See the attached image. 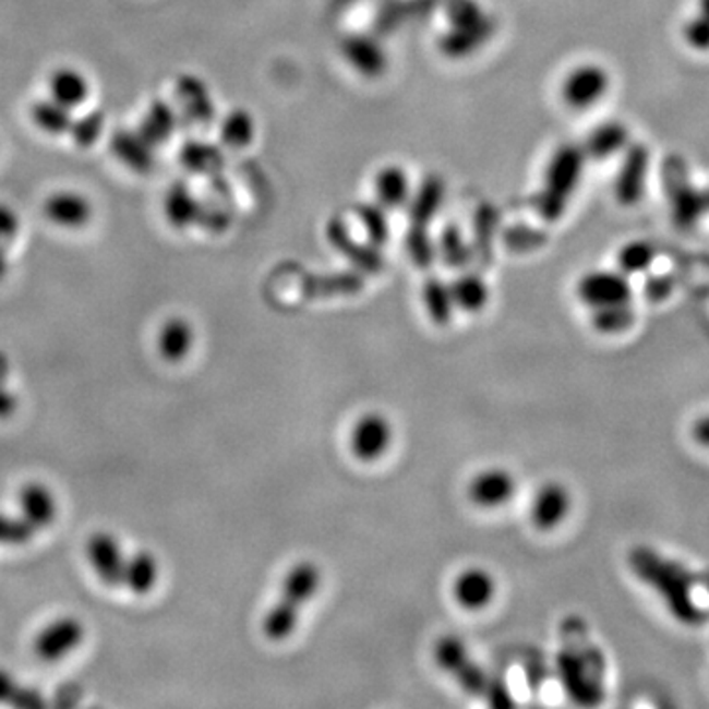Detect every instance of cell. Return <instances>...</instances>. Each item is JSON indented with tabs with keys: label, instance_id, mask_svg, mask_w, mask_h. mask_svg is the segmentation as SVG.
<instances>
[{
	"label": "cell",
	"instance_id": "cell-1",
	"mask_svg": "<svg viewBox=\"0 0 709 709\" xmlns=\"http://www.w3.org/2000/svg\"><path fill=\"white\" fill-rule=\"evenodd\" d=\"M627 562L628 569L659 596L670 617L682 627H701L708 623L709 569H689L650 546L633 548Z\"/></svg>",
	"mask_w": 709,
	"mask_h": 709
},
{
	"label": "cell",
	"instance_id": "cell-11",
	"mask_svg": "<svg viewBox=\"0 0 709 709\" xmlns=\"http://www.w3.org/2000/svg\"><path fill=\"white\" fill-rule=\"evenodd\" d=\"M85 628L75 617L53 618L34 638V654L44 662H60L82 647Z\"/></svg>",
	"mask_w": 709,
	"mask_h": 709
},
{
	"label": "cell",
	"instance_id": "cell-35",
	"mask_svg": "<svg viewBox=\"0 0 709 709\" xmlns=\"http://www.w3.org/2000/svg\"><path fill=\"white\" fill-rule=\"evenodd\" d=\"M32 121L40 131L58 136L70 132L73 117H71V109L63 107L61 103L44 99L32 107Z\"/></svg>",
	"mask_w": 709,
	"mask_h": 709
},
{
	"label": "cell",
	"instance_id": "cell-37",
	"mask_svg": "<svg viewBox=\"0 0 709 709\" xmlns=\"http://www.w3.org/2000/svg\"><path fill=\"white\" fill-rule=\"evenodd\" d=\"M359 288H361V278H357L354 274L314 276L305 283V290L312 296L353 295Z\"/></svg>",
	"mask_w": 709,
	"mask_h": 709
},
{
	"label": "cell",
	"instance_id": "cell-38",
	"mask_svg": "<svg viewBox=\"0 0 709 709\" xmlns=\"http://www.w3.org/2000/svg\"><path fill=\"white\" fill-rule=\"evenodd\" d=\"M440 254L444 259V263L447 266H454V268H464L471 261V251H469V244L466 243L464 235L457 229V227H446V231L442 233V239H440Z\"/></svg>",
	"mask_w": 709,
	"mask_h": 709
},
{
	"label": "cell",
	"instance_id": "cell-22",
	"mask_svg": "<svg viewBox=\"0 0 709 709\" xmlns=\"http://www.w3.org/2000/svg\"><path fill=\"white\" fill-rule=\"evenodd\" d=\"M628 144H630V134L627 127L623 122L605 121L591 131L588 142L584 144V153L586 158L605 163L615 154L625 153Z\"/></svg>",
	"mask_w": 709,
	"mask_h": 709
},
{
	"label": "cell",
	"instance_id": "cell-42",
	"mask_svg": "<svg viewBox=\"0 0 709 709\" xmlns=\"http://www.w3.org/2000/svg\"><path fill=\"white\" fill-rule=\"evenodd\" d=\"M36 530L19 515H0V544L2 546H22L31 540Z\"/></svg>",
	"mask_w": 709,
	"mask_h": 709
},
{
	"label": "cell",
	"instance_id": "cell-13",
	"mask_svg": "<svg viewBox=\"0 0 709 709\" xmlns=\"http://www.w3.org/2000/svg\"><path fill=\"white\" fill-rule=\"evenodd\" d=\"M85 556L97 578L101 579L107 588L122 586V569H124V554H122L119 540L109 532H95L87 540Z\"/></svg>",
	"mask_w": 709,
	"mask_h": 709
},
{
	"label": "cell",
	"instance_id": "cell-39",
	"mask_svg": "<svg viewBox=\"0 0 709 709\" xmlns=\"http://www.w3.org/2000/svg\"><path fill=\"white\" fill-rule=\"evenodd\" d=\"M105 132V115L101 111H92L71 122L70 134L80 148H92L93 144L101 139Z\"/></svg>",
	"mask_w": 709,
	"mask_h": 709
},
{
	"label": "cell",
	"instance_id": "cell-48",
	"mask_svg": "<svg viewBox=\"0 0 709 709\" xmlns=\"http://www.w3.org/2000/svg\"><path fill=\"white\" fill-rule=\"evenodd\" d=\"M14 694H16V686H14V682H12L11 676H9L7 672H2V670H0V701H7V699H11Z\"/></svg>",
	"mask_w": 709,
	"mask_h": 709
},
{
	"label": "cell",
	"instance_id": "cell-19",
	"mask_svg": "<svg viewBox=\"0 0 709 709\" xmlns=\"http://www.w3.org/2000/svg\"><path fill=\"white\" fill-rule=\"evenodd\" d=\"M176 95L183 117L193 124H209L215 119V103L207 85L195 75H182L176 83Z\"/></svg>",
	"mask_w": 709,
	"mask_h": 709
},
{
	"label": "cell",
	"instance_id": "cell-10",
	"mask_svg": "<svg viewBox=\"0 0 709 709\" xmlns=\"http://www.w3.org/2000/svg\"><path fill=\"white\" fill-rule=\"evenodd\" d=\"M650 151L640 142H630L625 148L623 163L618 166L617 180L613 183L615 197L623 207L637 205L647 192L649 182Z\"/></svg>",
	"mask_w": 709,
	"mask_h": 709
},
{
	"label": "cell",
	"instance_id": "cell-14",
	"mask_svg": "<svg viewBox=\"0 0 709 709\" xmlns=\"http://www.w3.org/2000/svg\"><path fill=\"white\" fill-rule=\"evenodd\" d=\"M517 493V479L507 469L491 467L477 473L469 485L467 496L479 508H498L507 505Z\"/></svg>",
	"mask_w": 709,
	"mask_h": 709
},
{
	"label": "cell",
	"instance_id": "cell-20",
	"mask_svg": "<svg viewBox=\"0 0 709 709\" xmlns=\"http://www.w3.org/2000/svg\"><path fill=\"white\" fill-rule=\"evenodd\" d=\"M495 578L481 567L461 572L454 581V599L469 611L485 609L495 598Z\"/></svg>",
	"mask_w": 709,
	"mask_h": 709
},
{
	"label": "cell",
	"instance_id": "cell-25",
	"mask_svg": "<svg viewBox=\"0 0 709 709\" xmlns=\"http://www.w3.org/2000/svg\"><path fill=\"white\" fill-rule=\"evenodd\" d=\"M164 213H166V219H168V224L172 225L173 229H185V227L200 221L202 203L197 202V197L193 195L192 190L185 183L176 182L170 185V190L166 193Z\"/></svg>",
	"mask_w": 709,
	"mask_h": 709
},
{
	"label": "cell",
	"instance_id": "cell-32",
	"mask_svg": "<svg viewBox=\"0 0 709 709\" xmlns=\"http://www.w3.org/2000/svg\"><path fill=\"white\" fill-rule=\"evenodd\" d=\"M422 300L434 324L447 325L452 322L456 304L452 298V290L444 280H440L436 276L428 278L422 288Z\"/></svg>",
	"mask_w": 709,
	"mask_h": 709
},
{
	"label": "cell",
	"instance_id": "cell-24",
	"mask_svg": "<svg viewBox=\"0 0 709 709\" xmlns=\"http://www.w3.org/2000/svg\"><path fill=\"white\" fill-rule=\"evenodd\" d=\"M176 129H178V112L173 111L170 103L156 99L144 112L136 131L141 132L154 148H158L170 142L176 134Z\"/></svg>",
	"mask_w": 709,
	"mask_h": 709
},
{
	"label": "cell",
	"instance_id": "cell-18",
	"mask_svg": "<svg viewBox=\"0 0 709 709\" xmlns=\"http://www.w3.org/2000/svg\"><path fill=\"white\" fill-rule=\"evenodd\" d=\"M19 508L21 517L31 525L34 530L50 527L53 518L58 515V503L50 491V486L31 481L22 485L19 491Z\"/></svg>",
	"mask_w": 709,
	"mask_h": 709
},
{
	"label": "cell",
	"instance_id": "cell-12",
	"mask_svg": "<svg viewBox=\"0 0 709 709\" xmlns=\"http://www.w3.org/2000/svg\"><path fill=\"white\" fill-rule=\"evenodd\" d=\"M390 442H393V425L385 416L376 412L361 416L351 432V452L357 459L365 464L385 456Z\"/></svg>",
	"mask_w": 709,
	"mask_h": 709
},
{
	"label": "cell",
	"instance_id": "cell-31",
	"mask_svg": "<svg viewBox=\"0 0 709 709\" xmlns=\"http://www.w3.org/2000/svg\"><path fill=\"white\" fill-rule=\"evenodd\" d=\"M635 320H637V312L633 308V302L591 310V325L601 335L627 334L635 325Z\"/></svg>",
	"mask_w": 709,
	"mask_h": 709
},
{
	"label": "cell",
	"instance_id": "cell-4",
	"mask_svg": "<svg viewBox=\"0 0 709 709\" xmlns=\"http://www.w3.org/2000/svg\"><path fill=\"white\" fill-rule=\"evenodd\" d=\"M320 584H322V572L314 562L305 560L296 564L284 578L283 593L276 601V605L264 615V637L271 638L274 642L290 637L298 625L300 611L310 599L314 598Z\"/></svg>",
	"mask_w": 709,
	"mask_h": 709
},
{
	"label": "cell",
	"instance_id": "cell-8",
	"mask_svg": "<svg viewBox=\"0 0 709 709\" xmlns=\"http://www.w3.org/2000/svg\"><path fill=\"white\" fill-rule=\"evenodd\" d=\"M452 28L447 32L444 48L452 56H466L489 36L485 14L473 0H456L449 12Z\"/></svg>",
	"mask_w": 709,
	"mask_h": 709
},
{
	"label": "cell",
	"instance_id": "cell-36",
	"mask_svg": "<svg viewBox=\"0 0 709 709\" xmlns=\"http://www.w3.org/2000/svg\"><path fill=\"white\" fill-rule=\"evenodd\" d=\"M657 261V249L647 241H630L618 251V271L627 276L649 271Z\"/></svg>",
	"mask_w": 709,
	"mask_h": 709
},
{
	"label": "cell",
	"instance_id": "cell-17",
	"mask_svg": "<svg viewBox=\"0 0 709 709\" xmlns=\"http://www.w3.org/2000/svg\"><path fill=\"white\" fill-rule=\"evenodd\" d=\"M44 213L58 227L82 229L92 221L93 205L83 193L58 192L46 200Z\"/></svg>",
	"mask_w": 709,
	"mask_h": 709
},
{
	"label": "cell",
	"instance_id": "cell-50",
	"mask_svg": "<svg viewBox=\"0 0 709 709\" xmlns=\"http://www.w3.org/2000/svg\"><path fill=\"white\" fill-rule=\"evenodd\" d=\"M704 192V202H706V207H708V213H709V188H706V190H701Z\"/></svg>",
	"mask_w": 709,
	"mask_h": 709
},
{
	"label": "cell",
	"instance_id": "cell-43",
	"mask_svg": "<svg viewBox=\"0 0 709 709\" xmlns=\"http://www.w3.org/2000/svg\"><path fill=\"white\" fill-rule=\"evenodd\" d=\"M361 224L365 227L369 239L375 244H385L388 239V224H386L385 212L376 203L375 207H363L361 209Z\"/></svg>",
	"mask_w": 709,
	"mask_h": 709
},
{
	"label": "cell",
	"instance_id": "cell-5",
	"mask_svg": "<svg viewBox=\"0 0 709 709\" xmlns=\"http://www.w3.org/2000/svg\"><path fill=\"white\" fill-rule=\"evenodd\" d=\"M586 166L584 148L566 144L560 146L556 153L550 156L542 192L538 195V212L548 221H557L566 213L569 200L578 192L581 173Z\"/></svg>",
	"mask_w": 709,
	"mask_h": 709
},
{
	"label": "cell",
	"instance_id": "cell-2",
	"mask_svg": "<svg viewBox=\"0 0 709 709\" xmlns=\"http://www.w3.org/2000/svg\"><path fill=\"white\" fill-rule=\"evenodd\" d=\"M562 649L557 652L556 672L567 698L578 706H598L605 696L603 652L589 635L588 625L578 615H569L560 627Z\"/></svg>",
	"mask_w": 709,
	"mask_h": 709
},
{
	"label": "cell",
	"instance_id": "cell-27",
	"mask_svg": "<svg viewBox=\"0 0 709 709\" xmlns=\"http://www.w3.org/2000/svg\"><path fill=\"white\" fill-rule=\"evenodd\" d=\"M50 93L53 101L61 103L68 109L82 107L89 97V82L82 71L73 68H60L50 77Z\"/></svg>",
	"mask_w": 709,
	"mask_h": 709
},
{
	"label": "cell",
	"instance_id": "cell-34",
	"mask_svg": "<svg viewBox=\"0 0 709 709\" xmlns=\"http://www.w3.org/2000/svg\"><path fill=\"white\" fill-rule=\"evenodd\" d=\"M254 132L256 129H254L253 115L244 109H235L229 112L219 129L225 146L233 148V151L247 148L254 141Z\"/></svg>",
	"mask_w": 709,
	"mask_h": 709
},
{
	"label": "cell",
	"instance_id": "cell-7",
	"mask_svg": "<svg viewBox=\"0 0 709 709\" xmlns=\"http://www.w3.org/2000/svg\"><path fill=\"white\" fill-rule=\"evenodd\" d=\"M611 87L609 71L598 63H581L567 73L560 85V97L574 111H588L598 105Z\"/></svg>",
	"mask_w": 709,
	"mask_h": 709
},
{
	"label": "cell",
	"instance_id": "cell-44",
	"mask_svg": "<svg viewBox=\"0 0 709 709\" xmlns=\"http://www.w3.org/2000/svg\"><path fill=\"white\" fill-rule=\"evenodd\" d=\"M21 229V219L7 203H0V241L7 243Z\"/></svg>",
	"mask_w": 709,
	"mask_h": 709
},
{
	"label": "cell",
	"instance_id": "cell-45",
	"mask_svg": "<svg viewBox=\"0 0 709 709\" xmlns=\"http://www.w3.org/2000/svg\"><path fill=\"white\" fill-rule=\"evenodd\" d=\"M689 440L694 446H698L699 449H706L709 452V412L706 414H699L696 420H692V424L688 428Z\"/></svg>",
	"mask_w": 709,
	"mask_h": 709
},
{
	"label": "cell",
	"instance_id": "cell-6",
	"mask_svg": "<svg viewBox=\"0 0 709 709\" xmlns=\"http://www.w3.org/2000/svg\"><path fill=\"white\" fill-rule=\"evenodd\" d=\"M666 192H669L672 224L682 231L694 229L701 221V217L708 213L704 192L689 183L686 164L676 156H672L666 163Z\"/></svg>",
	"mask_w": 709,
	"mask_h": 709
},
{
	"label": "cell",
	"instance_id": "cell-47",
	"mask_svg": "<svg viewBox=\"0 0 709 709\" xmlns=\"http://www.w3.org/2000/svg\"><path fill=\"white\" fill-rule=\"evenodd\" d=\"M14 408H16V398L4 388L2 381H0V418L11 416L14 412Z\"/></svg>",
	"mask_w": 709,
	"mask_h": 709
},
{
	"label": "cell",
	"instance_id": "cell-46",
	"mask_svg": "<svg viewBox=\"0 0 709 709\" xmlns=\"http://www.w3.org/2000/svg\"><path fill=\"white\" fill-rule=\"evenodd\" d=\"M672 288H674L672 278L666 274H659V276L649 278V283L645 286V295L649 296V300H652V302H660L672 292Z\"/></svg>",
	"mask_w": 709,
	"mask_h": 709
},
{
	"label": "cell",
	"instance_id": "cell-33",
	"mask_svg": "<svg viewBox=\"0 0 709 709\" xmlns=\"http://www.w3.org/2000/svg\"><path fill=\"white\" fill-rule=\"evenodd\" d=\"M444 202V185L437 178H428L418 192L410 195V207H412V221L418 227H425L434 219L440 205Z\"/></svg>",
	"mask_w": 709,
	"mask_h": 709
},
{
	"label": "cell",
	"instance_id": "cell-29",
	"mask_svg": "<svg viewBox=\"0 0 709 709\" xmlns=\"http://www.w3.org/2000/svg\"><path fill=\"white\" fill-rule=\"evenodd\" d=\"M345 60L349 65L363 73V75H376L383 73L386 65L385 51L375 41L369 38H351L345 41L344 46Z\"/></svg>",
	"mask_w": 709,
	"mask_h": 709
},
{
	"label": "cell",
	"instance_id": "cell-40",
	"mask_svg": "<svg viewBox=\"0 0 709 709\" xmlns=\"http://www.w3.org/2000/svg\"><path fill=\"white\" fill-rule=\"evenodd\" d=\"M684 38L692 50L709 51V0H698V12L684 26Z\"/></svg>",
	"mask_w": 709,
	"mask_h": 709
},
{
	"label": "cell",
	"instance_id": "cell-15",
	"mask_svg": "<svg viewBox=\"0 0 709 709\" xmlns=\"http://www.w3.org/2000/svg\"><path fill=\"white\" fill-rule=\"evenodd\" d=\"M572 510V495L566 486L557 481H550L546 485L540 486L532 507L530 518L538 530H554L560 527Z\"/></svg>",
	"mask_w": 709,
	"mask_h": 709
},
{
	"label": "cell",
	"instance_id": "cell-26",
	"mask_svg": "<svg viewBox=\"0 0 709 709\" xmlns=\"http://www.w3.org/2000/svg\"><path fill=\"white\" fill-rule=\"evenodd\" d=\"M158 576H160L158 560L146 550H141L124 560L122 586H127L136 596L151 593L156 588Z\"/></svg>",
	"mask_w": 709,
	"mask_h": 709
},
{
	"label": "cell",
	"instance_id": "cell-23",
	"mask_svg": "<svg viewBox=\"0 0 709 709\" xmlns=\"http://www.w3.org/2000/svg\"><path fill=\"white\" fill-rule=\"evenodd\" d=\"M195 334L193 325L183 317H170L158 332V353L168 363H180L192 351Z\"/></svg>",
	"mask_w": 709,
	"mask_h": 709
},
{
	"label": "cell",
	"instance_id": "cell-41",
	"mask_svg": "<svg viewBox=\"0 0 709 709\" xmlns=\"http://www.w3.org/2000/svg\"><path fill=\"white\" fill-rule=\"evenodd\" d=\"M406 249L416 266H420V268H430L436 259V247L430 241V235L425 231V227L414 225V229L406 237Z\"/></svg>",
	"mask_w": 709,
	"mask_h": 709
},
{
	"label": "cell",
	"instance_id": "cell-16",
	"mask_svg": "<svg viewBox=\"0 0 709 709\" xmlns=\"http://www.w3.org/2000/svg\"><path fill=\"white\" fill-rule=\"evenodd\" d=\"M111 153L132 172H153L154 166H156L154 146L139 131L119 129V131L112 132Z\"/></svg>",
	"mask_w": 709,
	"mask_h": 709
},
{
	"label": "cell",
	"instance_id": "cell-28",
	"mask_svg": "<svg viewBox=\"0 0 709 709\" xmlns=\"http://www.w3.org/2000/svg\"><path fill=\"white\" fill-rule=\"evenodd\" d=\"M180 160L188 172L197 176H213L221 172L224 168V154L209 142H185L180 151Z\"/></svg>",
	"mask_w": 709,
	"mask_h": 709
},
{
	"label": "cell",
	"instance_id": "cell-30",
	"mask_svg": "<svg viewBox=\"0 0 709 709\" xmlns=\"http://www.w3.org/2000/svg\"><path fill=\"white\" fill-rule=\"evenodd\" d=\"M452 298L457 308L464 312H481L489 302V288L485 280L477 273L461 274L452 286Z\"/></svg>",
	"mask_w": 709,
	"mask_h": 709
},
{
	"label": "cell",
	"instance_id": "cell-49",
	"mask_svg": "<svg viewBox=\"0 0 709 709\" xmlns=\"http://www.w3.org/2000/svg\"><path fill=\"white\" fill-rule=\"evenodd\" d=\"M9 273V254L4 251V243L0 241V280Z\"/></svg>",
	"mask_w": 709,
	"mask_h": 709
},
{
	"label": "cell",
	"instance_id": "cell-21",
	"mask_svg": "<svg viewBox=\"0 0 709 709\" xmlns=\"http://www.w3.org/2000/svg\"><path fill=\"white\" fill-rule=\"evenodd\" d=\"M373 193L383 209H398L410 200L412 183L405 168L390 164L381 168L373 178Z\"/></svg>",
	"mask_w": 709,
	"mask_h": 709
},
{
	"label": "cell",
	"instance_id": "cell-9",
	"mask_svg": "<svg viewBox=\"0 0 709 709\" xmlns=\"http://www.w3.org/2000/svg\"><path fill=\"white\" fill-rule=\"evenodd\" d=\"M579 302L591 310L633 302V286L621 271H591L576 286Z\"/></svg>",
	"mask_w": 709,
	"mask_h": 709
},
{
	"label": "cell",
	"instance_id": "cell-3",
	"mask_svg": "<svg viewBox=\"0 0 709 709\" xmlns=\"http://www.w3.org/2000/svg\"><path fill=\"white\" fill-rule=\"evenodd\" d=\"M434 660L437 666L456 680L469 696L483 698L493 708L505 709L515 706V699L507 684L486 674L476 660H471L466 645L459 638L452 635L437 638Z\"/></svg>",
	"mask_w": 709,
	"mask_h": 709
}]
</instances>
